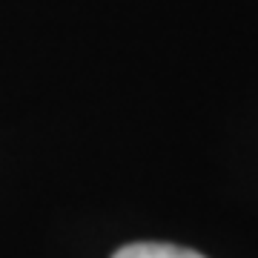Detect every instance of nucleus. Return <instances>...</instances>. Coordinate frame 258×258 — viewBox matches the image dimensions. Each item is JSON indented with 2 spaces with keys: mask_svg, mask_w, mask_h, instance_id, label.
<instances>
[{
  "mask_svg": "<svg viewBox=\"0 0 258 258\" xmlns=\"http://www.w3.org/2000/svg\"><path fill=\"white\" fill-rule=\"evenodd\" d=\"M112 258H204L201 252L186 247H175V244H149V241H141V244H129V247L118 249Z\"/></svg>",
  "mask_w": 258,
  "mask_h": 258,
  "instance_id": "nucleus-1",
  "label": "nucleus"
}]
</instances>
